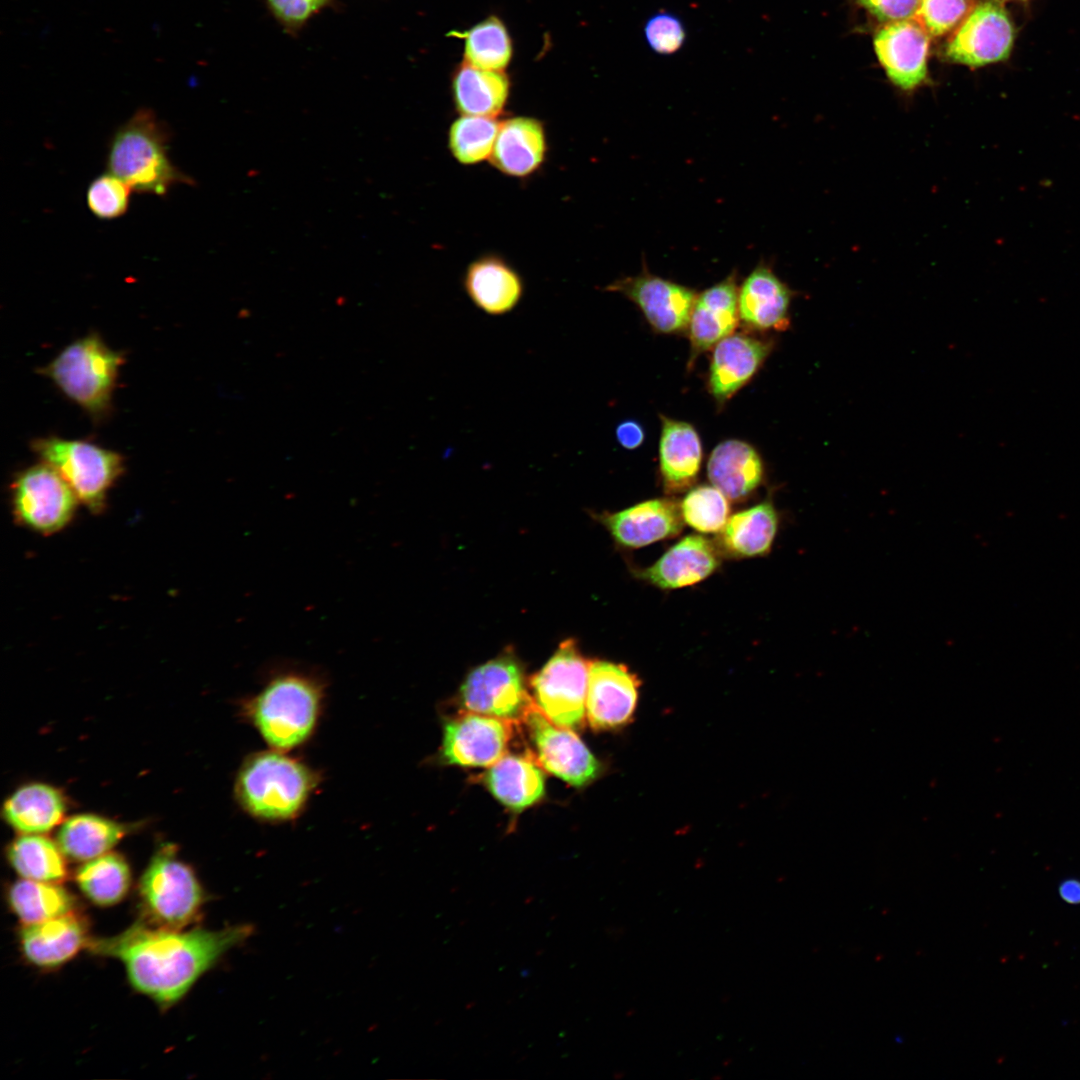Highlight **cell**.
<instances>
[{
    "instance_id": "obj_1",
    "label": "cell",
    "mask_w": 1080,
    "mask_h": 1080,
    "mask_svg": "<svg viewBox=\"0 0 1080 1080\" xmlns=\"http://www.w3.org/2000/svg\"><path fill=\"white\" fill-rule=\"evenodd\" d=\"M253 931L247 923L219 930H184L138 921L118 935L91 939L87 948L94 955L119 960L134 990L167 1009Z\"/></svg>"
},
{
    "instance_id": "obj_2",
    "label": "cell",
    "mask_w": 1080,
    "mask_h": 1080,
    "mask_svg": "<svg viewBox=\"0 0 1080 1080\" xmlns=\"http://www.w3.org/2000/svg\"><path fill=\"white\" fill-rule=\"evenodd\" d=\"M169 141L165 122L150 108L138 109L111 138L108 172L143 194L165 196L177 184L191 185L193 180L172 163Z\"/></svg>"
},
{
    "instance_id": "obj_3",
    "label": "cell",
    "mask_w": 1080,
    "mask_h": 1080,
    "mask_svg": "<svg viewBox=\"0 0 1080 1080\" xmlns=\"http://www.w3.org/2000/svg\"><path fill=\"white\" fill-rule=\"evenodd\" d=\"M317 782L310 767L274 749L254 753L242 763L234 791L250 816L283 822L303 811Z\"/></svg>"
},
{
    "instance_id": "obj_4",
    "label": "cell",
    "mask_w": 1080,
    "mask_h": 1080,
    "mask_svg": "<svg viewBox=\"0 0 1080 1080\" xmlns=\"http://www.w3.org/2000/svg\"><path fill=\"white\" fill-rule=\"evenodd\" d=\"M323 697L318 679L299 672L281 673L244 703V715L271 748L285 752L310 738Z\"/></svg>"
},
{
    "instance_id": "obj_5",
    "label": "cell",
    "mask_w": 1080,
    "mask_h": 1080,
    "mask_svg": "<svg viewBox=\"0 0 1080 1080\" xmlns=\"http://www.w3.org/2000/svg\"><path fill=\"white\" fill-rule=\"evenodd\" d=\"M123 355L96 334L67 345L40 369L70 400L95 419L110 409Z\"/></svg>"
},
{
    "instance_id": "obj_6",
    "label": "cell",
    "mask_w": 1080,
    "mask_h": 1080,
    "mask_svg": "<svg viewBox=\"0 0 1080 1080\" xmlns=\"http://www.w3.org/2000/svg\"><path fill=\"white\" fill-rule=\"evenodd\" d=\"M138 895L145 922L169 929H184L192 924L206 901L195 872L170 844L151 858L139 879Z\"/></svg>"
},
{
    "instance_id": "obj_7",
    "label": "cell",
    "mask_w": 1080,
    "mask_h": 1080,
    "mask_svg": "<svg viewBox=\"0 0 1080 1080\" xmlns=\"http://www.w3.org/2000/svg\"><path fill=\"white\" fill-rule=\"evenodd\" d=\"M32 449L93 513L104 510L108 491L124 471L119 453L88 441L49 436L34 440Z\"/></svg>"
},
{
    "instance_id": "obj_8",
    "label": "cell",
    "mask_w": 1080,
    "mask_h": 1080,
    "mask_svg": "<svg viewBox=\"0 0 1080 1080\" xmlns=\"http://www.w3.org/2000/svg\"><path fill=\"white\" fill-rule=\"evenodd\" d=\"M589 665L576 642L567 639L531 678L534 704L555 725L571 730L582 726Z\"/></svg>"
},
{
    "instance_id": "obj_9",
    "label": "cell",
    "mask_w": 1080,
    "mask_h": 1080,
    "mask_svg": "<svg viewBox=\"0 0 1080 1080\" xmlns=\"http://www.w3.org/2000/svg\"><path fill=\"white\" fill-rule=\"evenodd\" d=\"M78 502L66 480L43 461L18 473L11 485L15 520L42 535L65 528L73 519Z\"/></svg>"
},
{
    "instance_id": "obj_10",
    "label": "cell",
    "mask_w": 1080,
    "mask_h": 1080,
    "mask_svg": "<svg viewBox=\"0 0 1080 1080\" xmlns=\"http://www.w3.org/2000/svg\"><path fill=\"white\" fill-rule=\"evenodd\" d=\"M460 701L471 712L515 722L523 720L533 703L519 662L500 655L473 669L460 689Z\"/></svg>"
},
{
    "instance_id": "obj_11",
    "label": "cell",
    "mask_w": 1080,
    "mask_h": 1080,
    "mask_svg": "<svg viewBox=\"0 0 1080 1080\" xmlns=\"http://www.w3.org/2000/svg\"><path fill=\"white\" fill-rule=\"evenodd\" d=\"M1014 40V24L1004 1L982 0L953 33L945 55L952 62L981 67L1006 60Z\"/></svg>"
},
{
    "instance_id": "obj_12",
    "label": "cell",
    "mask_w": 1080,
    "mask_h": 1080,
    "mask_svg": "<svg viewBox=\"0 0 1080 1080\" xmlns=\"http://www.w3.org/2000/svg\"><path fill=\"white\" fill-rule=\"evenodd\" d=\"M537 762L549 773L575 787L593 781L600 764L571 730L552 723L534 704L524 718Z\"/></svg>"
},
{
    "instance_id": "obj_13",
    "label": "cell",
    "mask_w": 1080,
    "mask_h": 1080,
    "mask_svg": "<svg viewBox=\"0 0 1080 1080\" xmlns=\"http://www.w3.org/2000/svg\"><path fill=\"white\" fill-rule=\"evenodd\" d=\"M512 722L475 712L461 713L444 725L442 756L453 765L490 767L505 755Z\"/></svg>"
},
{
    "instance_id": "obj_14",
    "label": "cell",
    "mask_w": 1080,
    "mask_h": 1080,
    "mask_svg": "<svg viewBox=\"0 0 1080 1080\" xmlns=\"http://www.w3.org/2000/svg\"><path fill=\"white\" fill-rule=\"evenodd\" d=\"M607 289L634 302L652 327L662 333L686 328L697 298L692 289L648 271L617 280Z\"/></svg>"
},
{
    "instance_id": "obj_15",
    "label": "cell",
    "mask_w": 1080,
    "mask_h": 1080,
    "mask_svg": "<svg viewBox=\"0 0 1080 1080\" xmlns=\"http://www.w3.org/2000/svg\"><path fill=\"white\" fill-rule=\"evenodd\" d=\"M639 679L623 664L591 661L586 694V717L594 729H613L632 719Z\"/></svg>"
},
{
    "instance_id": "obj_16",
    "label": "cell",
    "mask_w": 1080,
    "mask_h": 1080,
    "mask_svg": "<svg viewBox=\"0 0 1080 1080\" xmlns=\"http://www.w3.org/2000/svg\"><path fill=\"white\" fill-rule=\"evenodd\" d=\"M874 47L896 87L912 91L926 80L929 38L914 19L894 21L881 28L874 38Z\"/></svg>"
},
{
    "instance_id": "obj_17",
    "label": "cell",
    "mask_w": 1080,
    "mask_h": 1080,
    "mask_svg": "<svg viewBox=\"0 0 1080 1080\" xmlns=\"http://www.w3.org/2000/svg\"><path fill=\"white\" fill-rule=\"evenodd\" d=\"M91 937L86 919L73 911L45 921L24 924L18 932L24 959L40 969H54L87 948Z\"/></svg>"
},
{
    "instance_id": "obj_18",
    "label": "cell",
    "mask_w": 1080,
    "mask_h": 1080,
    "mask_svg": "<svg viewBox=\"0 0 1080 1080\" xmlns=\"http://www.w3.org/2000/svg\"><path fill=\"white\" fill-rule=\"evenodd\" d=\"M601 521L615 542L628 548L677 536L685 523L680 506L668 498L651 499L615 513H605Z\"/></svg>"
},
{
    "instance_id": "obj_19",
    "label": "cell",
    "mask_w": 1080,
    "mask_h": 1080,
    "mask_svg": "<svg viewBox=\"0 0 1080 1080\" xmlns=\"http://www.w3.org/2000/svg\"><path fill=\"white\" fill-rule=\"evenodd\" d=\"M719 564L717 545L692 534L669 548L654 564L639 570L637 576L661 589H679L705 580Z\"/></svg>"
},
{
    "instance_id": "obj_20",
    "label": "cell",
    "mask_w": 1080,
    "mask_h": 1080,
    "mask_svg": "<svg viewBox=\"0 0 1080 1080\" xmlns=\"http://www.w3.org/2000/svg\"><path fill=\"white\" fill-rule=\"evenodd\" d=\"M791 298L792 291L770 266L758 264L739 289V316L756 329H785Z\"/></svg>"
},
{
    "instance_id": "obj_21",
    "label": "cell",
    "mask_w": 1080,
    "mask_h": 1080,
    "mask_svg": "<svg viewBox=\"0 0 1080 1080\" xmlns=\"http://www.w3.org/2000/svg\"><path fill=\"white\" fill-rule=\"evenodd\" d=\"M738 293L732 273L697 296L689 321L694 354L711 348L734 331L739 315Z\"/></svg>"
},
{
    "instance_id": "obj_22",
    "label": "cell",
    "mask_w": 1080,
    "mask_h": 1080,
    "mask_svg": "<svg viewBox=\"0 0 1080 1080\" xmlns=\"http://www.w3.org/2000/svg\"><path fill=\"white\" fill-rule=\"evenodd\" d=\"M768 342L743 334L720 340L713 352L709 385L720 402L730 398L758 370L769 354Z\"/></svg>"
},
{
    "instance_id": "obj_23",
    "label": "cell",
    "mask_w": 1080,
    "mask_h": 1080,
    "mask_svg": "<svg viewBox=\"0 0 1080 1080\" xmlns=\"http://www.w3.org/2000/svg\"><path fill=\"white\" fill-rule=\"evenodd\" d=\"M464 288L475 306L493 316L512 311L523 294L519 274L496 256L473 261L466 270Z\"/></svg>"
},
{
    "instance_id": "obj_24",
    "label": "cell",
    "mask_w": 1080,
    "mask_h": 1080,
    "mask_svg": "<svg viewBox=\"0 0 1080 1080\" xmlns=\"http://www.w3.org/2000/svg\"><path fill=\"white\" fill-rule=\"evenodd\" d=\"M545 153L542 123L530 117H515L500 124L490 160L504 174L523 177L539 168Z\"/></svg>"
},
{
    "instance_id": "obj_25",
    "label": "cell",
    "mask_w": 1080,
    "mask_h": 1080,
    "mask_svg": "<svg viewBox=\"0 0 1080 1080\" xmlns=\"http://www.w3.org/2000/svg\"><path fill=\"white\" fill-rule=\"evenodd\" d=\"M660 471L666 491L676 493L696 480L702 462L698 433L686 422L661 417Z\"/></svg>"
},
{
    "instance_id": "obj_26",
    "label": "cell",
    "mask_w": 1080,
    "mask_h": 1080,
    "mask_svg": "<svg viewBox=\"0 0 1080 1080\" xmlns=\"http://www.w3.org/2000/svg\"><path fill=\"white\" fill-rule=\"evenodd\" d=\"M707 474L713 486L728 499L741 501L761 483L762 461L756 450L740 440H726L712 451Z\"/></svg>"
},
{
    "instance_id": "obj_27",
    "label": "cell",
    "mask_w": 1080,
    "mask_h": 1080,
    "mask_svg": "<svg viewBox=\"0 0 1080 1080\" xmlns=\"http://www.w3.org/2000/svg\"><path fill=\"white\" fill-rule=\"evenodd\" d=\"M65 811L62 792L37 782L16 789L4 802L2 815L19 834H45L62 823Z\"/></svg>"
},
{
    "instance_id": "obj_28",
    "label": "cell",
    "mask_w": 1080,
    "mask_h": 1080,
    "mask_svg": "<svg viewBox=\"0 0 1080 1080\" xmlns=\"http://www.w3.org/2000/svg\"><path fill=\"white\" fill-rule=\"evenodd\" d=\"M778 526L779 515L766 500L728 518L716 545L733 558L763 556L770 551Z\"/></svg>"
},
{
    "instance_id": "obj_29",
    "label": "cell",
    "mask_w": 1080,
    "mask_h": 1080,
    "mask_svg": "<svg viewBox=\"0 0 1080 1080\" xmlns=\"http://www.w3.org/2000/svg\"><path fill=\"white\" fill-rule=\"evenodd\" d=\"M485 783L498 801L516 811L532 806L545 792L544 776L536 762L518 755H504L490 766Z\"/></svg>"
},
{
    "instance_id": "obj_30",
    "label": "cell",
    "mask_w": 1080,
    "mask_h": 1080,
    "mask_svg": "<svg viewBox=\"0 0 1080 1080\" xmlns=\"http://www.w3.org/2000/svg\"><path fill=\"white\" fill-rule=\"evenodd\" d=\"M127 831L124 824L112 819L83 813L62 822L56 841L67 858L85 862L110 852Z\"/></svg>"
},
{
    "instance_id": "obj_31",
    "label": "cell",
    "mask_w": 1080,
    "mask_h": 1080,
    "mask_svg": "<svg viewBox=\"0 0 1080 1080\" xmlns=\"http://www.w3.org/2000/svg\"><path fill=\"white\" fill-rule=\"evenodd\" d=\"M453 94L456 107L463 115L494 118L505 106L509 81L501 71L464 63L454 76Z\"/></svg>"
},
{
    "instance_id": "obj_32",
    "label": "cell",
    "mask_w": 1080,
    "mask_h": 1080,
    "mask_svg": "<svg viewBox=\"0 0 1080 1080\" xmlns=\"http://www.w3.org/2000/svg\"><path fill=\"white\" fill-rule=\"evenodd\" d=\"M6 897L9 909L22 925L77 910L75 897L61 883L21 878L9 886Z\"/></svg>"
},
{
    "instance_id": "obj_33",
    "label": "cell",
    "mask_w": 1080,
    "mask_h": 1080,
    "mask_svg": "<svg viewBox=\"0 0 1080 1080\" xmlns=\"http://www.w3.org/2000/svg\"><path fill=\"white\" fill-rule=\"evenodd\" d=\"M7 859L24 879L62 883L68 876L66 856L44 834H19L7 847Z\"/></svg>"
},
{
    "instance_id": "obj_34",
    "label": "cell",
    "mask_w": 1080,
    "mask_h": 1080,
    "mask_svg": "<svg viewBox=\"0 0 1080 1080\" xmlns=\"http://www.w3.org/2000/svg\"><path fill=\"white\" fill-rule=\"evenodd\" d=\"M82 894L101 907L115 905L127 895L131 885V870L126 859L115 852L83 862L74 874Z\"/></svg>"
},
{
    "instance_id": "obj_35",
    "label": "cell",
    "mask_w": 1080,
    "mask_h": 1080,
    "mask_svg": "<svg viewBox=\"0 0 1080 1080\" xmlns=\"http://www.w3.org/2000/svg\"><path fill=\"white\" fill-rule=\"evenodd\" d=\"M463 36L465 63L485 70L501 71L510 62L511 40L498 18L483 20Z\"/></svg>"
},
{
    "instance_id": "obj_36",
    "label": "cell",
    "mask_w": 1080,
    "mask_h": 1080,
    "mask_svg": "<svg viewBox=\"0 0 1080 1080\" xmlns=\"http://www.w3.org/2000/svg\"><path fill=\"white\" fill-rule=\"evenodd\" d=\"M500 124L492 117L463 115L450 127V151L463 164L490 158Z\"/></svg>"
},
{
    "instance_id": "obj_37",
    "label": "cell",
    "mask_w": 1080,
    "mask_h": 1080,
    "mask_svg": "<svg viewBox=\"0 0 1080 1080\" xmlns=\"http://www.w3.org/2000/svg\"><path fill=\"white\" fill-rule=\"evenodd\" d=\"M727 499L713 485H701L691 489L680 504L684 522L702 533L720 532L730 512Z\"/></svg>"
},
{
    "instance_id": "obj_38",
    "label": "cell",
    "mask_w": 1080,
    "mask_h": 1080,
    "mask_svg": "<svg viewBox=\"0 0 1080 1080\" xmlns=\"http://www.w3.org/2000/svg\"><path fill=\"white\" fill-rule=\"evenodd\" d=\"M131 191V188L114 174L103 173L89 184L88 208L101 220L121 217L128 210Z\"/></svg>"
},
{
    "instance_id": "obj_39",
    "label": "cell",
    "mask_w": 1080,
    "mask_h": 1080,
    "mask_svg": "<svg viewBox=\"0 0 1080 1080\" xmlns=\"http://www.w3.org/2000/svg\"><path fill=\"white\" fill-rule=\"evenodd\" d=\"M969 12L968 0H919L913 19L932 36L956 26Z\"/></svg>"
},
{
    "instance_id": "obj_40",
    "label": "cell",
    "mask_w": 1080,
    "mask_h": 1080,
    "mask_svg": "<svg viewBox=\"0 0 1080 1080\" xmlns=\"http://www.w3.org/2000/svg\"><path fill=\"white\" fill-rule=\"evenodd\" d=\"M643 31L648 47L660 55L675 53L686 39L685 28L680 18L669 12H659L651 16L646 21Z\"/></svg>"
},
{
    "instance_id": "obj_41",
    "label": "cell",
    "mask_w": 1080,
    "mask_h": 1080,
    "mask_svg": "<svg viewBox=\"0 0 1080 1080\" xmlns=\"http://www.w3.org/2000/svg\"><path fill=\"white\" fill-rule=\"evenodd\" d=\"M331 0H266L273 16L288 30L302 27Z\"/></svg>"
},
{
    "instance_id": "obj_42",
    "label": "cell",
    "mask_w": 1080,
    "mask_h": 1080,
    "mask_svg": "<svg viewBox=\"0 0 1080 1080\" xmlns=\"http://www.w3.org/2000/svg\"><path fill=\"white\" fill-rule=\"evenodd\" d=\"M882 21H900L913 17L919 0H856Z\"/></svg>"
},
{
    "instance_id": "obj_43",
    "label": "cell",
    "mask_w": 1080,
    "mask_h": 1080,
    "mask_svg": "<svg viewBox=\"0 0 1080 1080\" xmlns=\"http://www.w3.org/2000/svg\"><path fill=\"white\" fill-rule=\"evenodd\" d=\"M618 442L626 449L639 447L644 440V431L641 425L633 420L624 421L616 428Z\"/></svg>"
},
{
    "instance_id": "obj_44",
    "label": "cell",
    "mask_w": 1080,
    "mask_h": 1080,
    "mask_svg": "<svg viewBox=\"0 0 1080 1080\" xmlns=\"http://www.w3.org/2000/svg\"><path fill=\"white\" fill-rule=\"evenodd\" d=\"M1061 899L1067 904H1080V880L1066 879L1058 887Z\"/></svg>"
},
{
    "instance_id": "obj_45",
    "label": "cell",
    "mask_w": 1080,
    "mask_h": 1080,
    "mask_svg": "<svg viewBox=\"0 0 1080 1080\" xmlns=\"http://www.w3.org/2000/svg\"><path fill=\"white\" fill-rule=\"evenodd\" d=\"M1019 1H1023V2H1024V1H1027V0H1019Z\"/></svg>"
}]
</instances>
